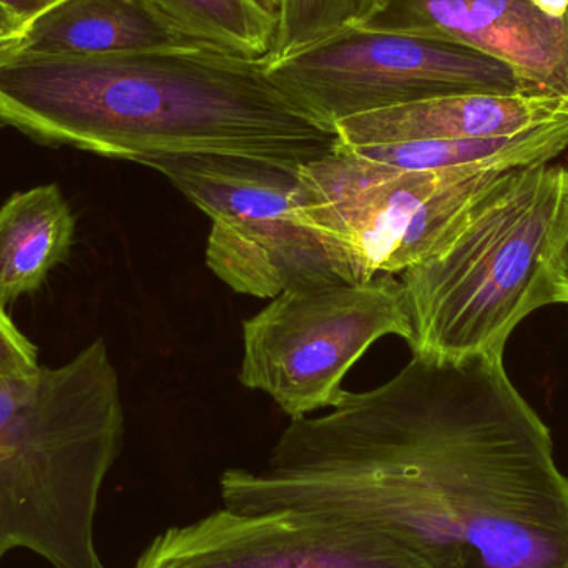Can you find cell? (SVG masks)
<instances>
[{
    "label": "cell",
    "mask_w": 568,
    "mask_h": 568,
    "mask_svg": "<svg viewBox=\"0 0 568 568\" xmlns=\"http://www.w3.org/2000/svg\"><path fill=\"white\" fill-rule=\"evenodd\" d=\"M567 180H568V170H567Z\"/></svg>",
    "instance_id": "cell-21"
},
{
    "label": "cell",
    "mask_w": 568,
    "mask_h": 568,
    "mask_svg": "<svg viewBox=\"0 0 568 568\" xmlns=\"http://www.w3.org/2000/svg\"><path fill=\"white\" fill-rule=\"evenodd\" d=\"M212 220L206 266L240 294L343 283L294 209L301 163L235 153H170L139 163Z\"/></svg>",
    "instance_id": "cell-6"
},
{
    "label": "cell",
    "mask_w": 568,
    "mask_h": 568,
    "mask_svg": "<svg viewBox=\"0 0 568 568\" xmlns=\"http://www.w3.org/2000/svg\"><path fill=\"white\" fill-rule=\"evenodd\" d=\"M287 95L326 123L466 93H529L507 63L434 37L363 27L266 65Z\"/></svg>",
    "instance_id": "cell-8"
},
{
    "label": "cell",
    "mask_w": 568,
    "mask_h": 568,
    "mask_svg": "<svg viewBox=\"0 0 568 568\" xmlns=\"http://www.w3.org/2000/svg\"><path fill=\"white\" fill-rule=\"evenodd\" d=\"M23 20L0 2V53L10 45L23 29Z\"/></svg>",
    "instance_id": "cell-18"
},
{
    "label": "cell",
    "mask_w": 568,
    "mask_h": 568,
    "mask_svg": "<svg viewBox=\"0 0 568 568\" xmlns=\"http://www.w3.org/2000/svg\"><path fill=\"white\" fill-rule=\"evenodd\" d=\"M0 129L106 159L235 153L304 163L333 126L273 82L265 60L216 47L0 57Z\"/></svg>",
    "instance_id": "cell-2"
},
{
    "label": "cell",
    "mask_w": 568,
    "mask_h": 568,
    "mask_svg": "<svg viewBox=\"0 0 568 568\" xmlns=\"http://www.w3.org/2000/svg\"><path fill=\"white\" fill-rule=\"evenodd\" d=\"M413 337L399 280L287 290L243 324L240 383L291 419L333 407L347 371L376 341Z\"/></svg>",
    "instance_id": "cell-7"
},
{
    "label": "cell",
    "mask_w": 568,
    "mask_h": 568,
    "mask_svg": "<svg viewBox=\"0 0 568 568\" xmlns=\"http://www.w3.org/2000/svg\"><path fill=\"white\" fill-rule=\"evenodd\" d=\"M568 119L567 100L534 93H466L347 116L334 125L341 146L420 140L496 139Z\"/></svg>",
    "instance_id": "cell-11"
},
{
    "label": "cell",
    "mask_w": 568,
    "mask_h": 568,
    "mask_svg": "<svg viewBox=\"0 0 568 568\" xmlns=\"http://www.w3.org/2000/svg\"><path fill=\"white\" fill-rule=\"evenodd\" d=\"M3 6L9 7L23 22H29L33 17L42 13L43 10L59 3L60 0H0Z\"/></svg>",
    "instance_id": "cell-19"
},
{
    "label": "cell",
    "mask_w": 568,
    "mask_h": 568,
    "mask_svg": "<svg viewBox=\"0 0 568 568\" xmlns=\"http://www.w3.org/2000/svg\"><path fill=\"white\" fill-rule=\"evenodd\" d=\"M223 507L300 510L383 534L424 568H568V476L504 356H417L329 413L291 419Z\"/></svg>",
    "instance_id": "cell-1"
},
{
    "label": "cell",
    "mask_w": 568,
    "mask_h": 568,
    "mask_svg": "<svg viewBox=\"0 0 568 568\" xmlns=\"http://www.w3.org/2000/svg\"><path fill=\"white\" fill-rule=\"evenodd\" d=\"M123 434L119 373L102 337L60 366L0 377V560L23 547L53 568H106L93 523Z\"/></svg>",
    "instance_id": "cell-3"
},
{
    "label": "cell",
    "mask_w": 568,
    "mask_h": 568,
    "mask_svg": "<svg viewBox=\"0 0 568 568\" xmlns=\"http://www.w3.org/2000/svg\"><path fill=\"white\" fill-rule=\"evenodd\" d=\"M510 170H407L339 145L300 166L294 209L341 282L403 275L443 252Z\"/></svg>",
    "instance_id": "cell-5"
},
{
    "label": "cell",
    "mask_w": 568,
    "mask_h": 568,
    "mask_svg": "<svg viewBox=\"0 0 568 568\" xmlns=\"http://www.w3.org/2000/svg\"><path fill=\"white\" fill-rule=\"evenodd\" d=\"M183 30L196 39L250 59H268L278 20L252 0H155Z\"/></svg>",
    "instance_id": "cell-14"
},
{
    "label": "cell",
    "mask_w": 568,
    "mask_h": 568,
    "mask_svg": "<svg viewBox=\"0 0 568 568\" xmlns=\"http://www.w3.org/2000/svg\"><path fill=\"white\" fill-rule=\"evenodd\" d=\"M77 216L57 183L13 193L0 206V306L36 294L65 262Z\"/></svg>",
    "instance_id": "cell-13"
},
{
    "label": "cell",
    "mask_w": 568,
    "mask_h": 568,
    "mask_svg": "<svg viewBox=\"0 0 568 568\" xmlns=\"http://www.w3.org/2000/svg\"><path fill=\"white\" fill-rule=\"evenodd\" d=\"M363 29L470 47L507 63L527 92L568 102V0H379Z\"/></svg>",
    "instance_id": "cell-10"
},
{
    "label": "cell",
    "mask_w": 568,
    "mask_h": 568,
    "mask_svg": "<svg viewBox=\"0 0 568 568\" xmlns=\"http://www.w3.org/2000/svg\"><path fill=\"white\" fill-rule=\"evenodd\" d=\"M379 0H282L278 30L266 65L284 62L363 27Z\"/></svg>",
    "instance_id": "cell-15"
},
{
    "label": "cell",
    "mask_w": 568,
    "mask_h": 568,
    "mask_svg": "<svg viewBox=\"0 0 568 568\" xmlns=\"http://www.w3.org/2000/svg\"><path fill=\"white\" fill-rule=\"evenodd\" d=\"M213 47L155 0H60L23 23L3 55H113ZM219 49V47H216Z\"/></svg>",
    "instance_id": "cell-12"
},
{
    "label": "cell",
    "mask_w": 568,
    "mask_h": 568,
    "mask_svg": "<svg viewBox=\"0 0 568 568\" xmlns=\"http://www.w3.org/2000/svg\"><path fill=\"white\" fill-rule=\"evenodd\" d=\"M253 6L258 7L263 13L278 20L280 9H282V0H252Z\"/></svg>",
    "instance_id": "cell-20"
},
{
    "label": "cell",
    "mask_w": 568,
    "mask_h": 568,
    "mask_svg": "<svg viewBox=\"0 0 568 568\" xmlns=\"http://www.w3.org/2000/svg\"><path fill=\"white\" fill-rule=\"evenodd\" d=\"M135 568H424L383 534L282 509H223L160 534Z\"/></svg>",
    "instance_id": "cell-9"
},
{
    "label": "cell",
    "mask_w": 568,
    "mask_h": 568,
    "mask_svg": "<svg viewBox=\"0 0 568 568\" xmlns=\"http://www.w3.org/2000/svg\"><path fill=\"white\" fill-rule=\"evenodd\" d=\"M567 169L510 170L449 245L399 280L417 356H504L517 326L554 304L549 260Z\"/></svg>",
    "instance_id": "cell-4"
},
{
    "label": "cell",
    "mask_w": 568,
    "mask_h": 568,
    "mask_svg": "<svg viewBox=\"0 0 568 568\" xmlns=\"http://www.w3.org/2000/svg\"><path fill=\"white\" fill-rule=\"evenodd\" d=\"M547 268L554 303L568 304V180L566 202L554 233Z\"/></svg>",
    "instance_id": "cell-17"
},
{
    "label": "cell",
    "mask_w": 568,
    "mask_h": 568,
    "mask_svg": "<svg viewBox=\"0 0 568 568\" xmlns=\"http://www.w3.org/2000/svg\"><path fill=\"white\" fill-rule=\"evenodd\" d=\"M39 349L0 306V377L16 379L39 369Z\"/></svg>",
    "instance_id": "cell-16"
}]
</instances>
